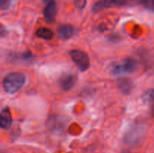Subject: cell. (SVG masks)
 <instances>
[{"label": "cell", "instance_id": "obj_2", "mask_svg": "<svg viewBox=\"0 0 154 153\" xmlns=\"http://www.w3.org/2000/svg\"><path fill=\"white\" fill-rule=\"evenodd\" d=\"M138 68V62L132 58H128L111 66V73L114 76H124L136 71Z\"/></svg>", "mask_w": 154, "mask_h": 153}, {"label": "cell", "instance_id": "obj_7", "mask_svg": "<svg viewBox=\"0 0 154 153\" xmlns=\"http://www.w3.org/2000/svg\"><path fill=\"white\" fill-rule=\"evenodd\" d=\"M57 14V6L55 2L53 1L50 2L48 3L47 6L44 10V16H45V20L49 22H53L55 21L56 16Z\"/></svg>", "mask_w": 154, "mask_h": 153}, {"label": "cell", "instance_id": "obj_6", "mask_svg": "<svg viewBox=\"0 0 154 153\" xmlns=\"http://www.w3.org/2000/svg\"><path fill=\"white\" fill-rule=\"evenodd\" d=\"M77 82V77L75 75L71 74H66L60 78V86L64 91H69L75 86Z\"/></svg>", "mask_w": 154, "mask_h": 153}, {"label": "cell", "instance_id": "obj_11", "mask_svg": "<svg viewBox=\"0 0 154 153\" xmlns=\"http://www.w3.org/2000/svg\"><path fill=\"white\" fill-rule=\"evenodd\" d=\"M54 32L50 28L45 27H41L35 32V35L39 38H42L44 40H50L54 37Z\"/></svg>", "mask_w": 154, "mask_h": 153}, {"label": "cell", "instance_id": "obj_16", "mask_svg": "<svg viewBox=\"0 0 154 153\" xmlns=\"http://www.w3.org/2000/svg\"><path fill=\"white\" fill-rule=\"evenodd\" d=\"M0 34H1V37H3V36L6 34V28H5L4 27H3V26H2L1 27V32H0Z\"/></svg>", "mask_w": 154, "mask_h": 153}, {"label": "cell", "instance_id": "obj_18", "mask_svg": "<svg viewBox=\"0 0 154 153\" xmlns=\"http://www.w3.org/2000/svg\"><path fill=\"white\" fill-rule=\"evenodd\" d=\"M42 1H43V2H46V3H49L50 2L53 1V0H42Z\"/></svg>", "mask_w": 154, "mask_h": 153}, {"label": "cell", "instance_id": "obj_3", "mask_svg": "<svg viewBox=\"0 0 154 153\" xmlns=\"http://www.w3.org/2000/svg\"><path fill=\"white\" fill-rule=\"evenodd\" d=\"M143 1L144 0H100L93 5L92 10L93 13H98L111 8L142 4Z\"/></svg>", "mask_w": 154, "mask_h": 153}, {"label": "cell", "instance_id": "obj_9", "mask_svg": "<svg viewBox=\"0 0 154 153\" xmlns=\"http://www.w3.org/2000/svg\"><path fill=\"white\" fill-rule=\"evenodd\" d=\"M120 91L123 94H129L133 89V82L129 78H122L117 81Z\"/></svg>", "mask_w": 154, "mask_h": 153}, {"label": "cell", "instance_id": "obj_5", "mask_svg": "<svg viewBox=\"0 0 154 153\" xmlns=\"http://www.w3.org/2000/svg\"><path fill=\"white\" fill-rule=\"evenodd\" d=\"M143 134V129L141 125H135L128 130L124 137L125 142L130 145H135L139 142Z\"/></svg>", "mask_w": 154, "mask_h": 153}, {"label": "cell", "instance_id": "obj_19", "mask_svg": "<svg viewBox=\"0 0 154 153\" xmlns=\"http://www.w3.org/2000/svg\"><path fill=\"white\" fill-rule=\"evenodd\" d=\"M122 153H129V152H127V151H125V152H122Z\"/></svg>", "mask_w": 154, "mask_h": 153}, {"label": "cell", "instance_id": "obj_15", "mask_svg": "<svg viewBox=\"0 0 154 153\" xmlns=\"http://www.w3.org/2000/svg\"><path fill=\"white\" fill-rule=\"evenodd\" d=\"M75 6L79 9H84L87 4V0H74Z\"/></svg>", "mask_w": 154, "mask_h": 153}, {"label": "cell", "instance_id": "obj_4", "mask_svg": "<svg viewBox=\"0 0 154 153\" xmlns=\"http://www.w3.org/2000/svg\"><path fill=\"white\" fill-rule=\"evenodd\" d=\"M69 56L81 71H86L90 68V58L84 51L80 50H72L69 51Z\"/></svg>", "mask_w": 154, "mask_h": 153}, {"label": "cell", "instance_id": "obj_8", "mask_svg": "<svg viewBox=\"0 0 154 153\" xmlns=\"http://www.w3.org/2000/svg\"><path fill=\"white\" fill-rule=\"evenodd\" d=\"M12 124V117L10 109L8 106L2 110L0 114V126L2 129H8Z\"/></svg>", "mask_w": 154, "mask_h": 153}, {"label": "cell", "instance_id": "obj_10", "mask_svg": "<svg viewBox=\"0 0 154 153\" xmlns=\"http://www.w3.org/2000/svg\"><path fill=\"white\" fill-rule=\"evenodd\" d=\"M59 38L62 40H66L71 38L74 34V28L72 26L62 25L58 28Z\"/></svg>", "mask_w": 154, "mask_h": 153}, {"label": "cell", "instance_id": "obj_17", "mask_svg": "<svg viewBox=\"0 0 154 153\" xmlns=\"http://www.w3.org/2000/svg\"><path fill=\"white\" fill-rule=\"evenodd\" d=\"M152 105H153V107H152V115L154 117V100L152 102Z\"/></svg>", "mask_w": 154, "mask_h": 153}, {"label": "cell", "instance_id": "obj_12", "mask_svg": "<svg viewBox=\"0 0 154 153\" xmlns=\"http://www.w3.org/2000/svg\"><path fill=\"white\" fill-rule=\"evenodd\" d=\"M143 100L144 102H153L154 100V89H150L146 91L142 95Z\"/></svg>", "mask_w": 154, "mask_h": 153}, {"label": "cell", "instance_id": "obj_14", "mask_svg": "<svg viewBox=\"0 0 154 153\" xmlns=\"http://www.w3.org/2000/svg\"><path fill=\"white\" fill-rule=\"evenodd\" d=\"M11 5V0H0V8L2 10H7Z\"/></svg>", "mask_w": 154, "mask_h": 153}, {"label": "cell", "instance_id": "obj_1", "mask_svg": "<svg viewBox=\"0 0 154 153\" xmlns=\"http://www.w3.org/2000/svg\"><path fill=\"white\" fill-rule=\"evenodd\" d=\"M26 82V76L20 72H11L4 77L2 86L5 92L8 94H14L17 92L24 86Z\"/></svg>", "mask_w": 154, "mask_h": 153}, {"label": "cell", "instance_id": "obj_13", "mask_svg": "<svg viewBox=\"0 0 154 153\" xmlns=\"http://www.w3.org/2000/svg\"><path fill=\"white\" fill-rule=\"evenodd\" d=\"M142 4L146 8L154 11V0H144Z\"/></svg>", "mask_w": 154, "mask_h": 153}]
</instances>
